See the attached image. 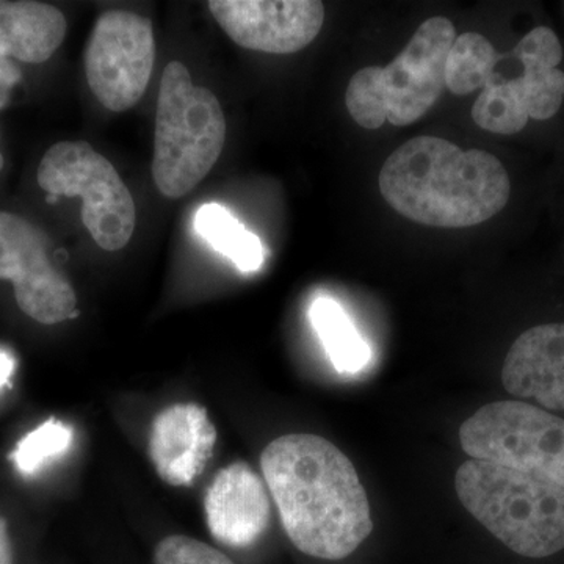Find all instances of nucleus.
Masks as SVG:
<instances>
[{
    "label": "nucleus",
    "mask_w": 564,
    "mask_h": 564,
    "mask_svg": "<svg viewBox=\"0 0 564 564\" xmlns=\"http://www.w3.org/2000/svg\"><path fill=\"white\" fill-rule=\"evenodd\" d=\"M502 383L511 395L564 411V323L522 333L505 358Z\"/></svg>",
    "instance_id": "nucleus-14"
},
{
    "label": "nucleus",
    "mask_w": 564,
    "mask_h": 564,
    "mask_svg": "<svg viewBox=\"0 0 564 564\" xmlns=\"http://www.w3.org/2000/svg\"><path fill=\"white\" fill-rule=\"evenodd\" d=\"M73 429L65 422L50 419L39 429L25 434L11 452L10 459L22 474H35L51 459L69 451L73 444Z\"/></svg>",
    "instance_id": "nucleus-19"
},
{
    "label": "nucleus",
    "mask_w": 564,
    "mask_h": 564,
    "mask_svg": "<svg viewBox=\"0 0 564 564\" xmlns=\"http://www.w3.org/2000/svg\"><path fill=\"white\" fill-rule=\"evenodd\" d=\"M3 169V155L2 152H0V172H2Z\"/></svg>",
    "instance_id": "nucleus-24"
},
{
    "label": "nucleus",
    "mask_w": 564,
    "mask_h": 564,
    "mask_svg": "<svg viewBox=\"0 0 564 564\" xmlns=\"http://www.w3.org/2000/svg\"><path fill=\"white\" fill-rule=\"evenodd\" d=\"M204 510L212 536L232 549L258 543L272 518L267 485L243 462L229 464L215 475Z\"/></svg>",
    "instance_id": "nucleus-11"
},
{
    "label": "nucleus",
    "mask_w": 564,
    "mask_h": 564,
    "mask_svg": "<svg viewBox=\"0 0 564 564\" xmlns=\"http://www.w3.org/2000/svg\"><path fill=\"white\" fill-rule=\"evenodd\" d=\"M0 280L13 282L18 306L43 325L76 318L73 285L54 265L50 240L20 215L0 212Z\"/></svg>",
    "instance_id": "nucleus-9"
},
{
    "label": "nucleus",
    "mask_w": 564,
    "mask_h": 564,
    "mask_svg": "<svg viewBox=\"0 0 564 564\" xmlns=\"http://www.w3.org/2000/svg\"><path fill=\"white\" fill-rule=\"evenodd\" d=\"M217 443V430L206 408L177 403L155 415L150 433V456L165 484L192 486L206 469Z\"/></svg>",
    "instance_id": "nucleus-13"
},
{
    "label": "nucleus",
    "mask_w": 564,
    "mask_h": 564,
    "mask_svg": "<svg viewBox=\"0 0 564 564\" xmlns=\"http://www.w3.org/2000/svg\"><path fill=\"white\" fill-rule=\"evenodd\" d=\"M36 181L47 195L80 198L82 221L95 242L118 251L132 239L137 209L115 166L87 141H61L40 162Z\"/></svg>",
    "instance_id": "nucleus-7"
},
{
    "label": "nucleus",
    "mask_w": 564,
    "mask_h": 564,
    "mask_svg": "<svg viewBox=\"0 0 564 564\" xmlns=\"http://www.w3.org/2000/svg\"><path fill=\"white\" fill-rule=\"evenodd\" d=\"M14 366H17V362H14L13 356L7 351H0V389L10 383L11 375L14 373Z\"/></svg>",
    "instance_id": "nucleus-23"
},
{
    "label": "nucleus",
    "mask_w": 564,
    "mask_h": 564,
    "mask_svg": "<svg viewBox=\"0 0 564 564\" xmlns=\"http://www.w3.org/2000/svg\"><path fill=\"white\" fill-rule=\"evenodd\" d=\"M310 318L337 372L356 375L366 369L372 351L340 303L318 296L311 304Z\"/></svg>",
    "instance_id": "nucleus-16"
},
{
    "label": "nucleus",
    "mask_w": 564,
    "mask_h": 564,
    "mask_svg": "<svg viewBox=\"0 0 564 564\" xmlns=\"http://www.w3.org/2000/svg\"><path fill=\"white\" fill-rule=\"evenodd\" d=\"M21 77L20 68L10 58L0 57V109L9 102L10 93Z\"/></svg>",
    "instance_id": "nucleus-21"
},
{
    "label": "nucleus",
    "mask_w": 564,
    "mask_h": 564,
    "mask_svg": "<svg viewBox=\"0 0 564 564\" xmlns=\"http://www.w3.org/2000/svg\"><path fill=\"white\" fill-rule=\"evenodd\" d=\"M380 192L408 220L434 228H470L499 214L511 184L499 159L421 135L386 159Z\"/></svg>",
    "instance_id": "nucleus-2"
},
{
    "label": "nucleus",
    "mask_w": 564,
    "mask_h": 564,
    "mask_svg": "<svg viewBox=\"0 0 564 564\" xmlns=\"http://www.w3.org/2000/svg\"><path fill=\"white\" fill-rule=\"evenodd\" d=\"M68 22L50 3L0 0V57L24 63L50 61L65 40Z\"/></svg>",
    "instance_id": "nucleus-15"
},
{
    "label": "nucleus",
    "mask_w": 564,
    "mask_h": 564,
    "mask_svg": "<svg viewBox=\"0 0 564 564\" xmlns=\"http://www.w3.org/2000/svg\"><path fill=\"white\" fill-rule=\"evenodd\" d=\"M456 40L455 25L443 17L422 22L395 61L369 66L351 77L345 104L364 129L386 121L403 128L421 120L445 88V63Z\"/></svg>",
    "instance_id": "nucleus-5"
},
{
    "label": "nucleus",
    "mask_w": 564,
    "mask_h": 564,
    "mask_svg": "<svg viewBox=\"0 0 564 564\" xmlns=\"http://www.w3.org/2000/svg\"><path fill=\"white\" fill-rule=\"evenodd\" d=\"M261 467L282 527L303 554L344 560L372 533L369 499L358 473L325 437H278L263 451Z\"/></svg>",
    "instance_id": "nucleus-1"
},
{
    "label": "nucleus",
    "mask_w": 564,
    "mask_h": 564,
    "mask_svg": "<svg viewBox=\"0 0 564 564\" xmlns=\"http://www.w3.org/2000/svg\"><path fill=\"white\" fill-rule=\"evenodd\" d=\"M511 54L521 63L522 73L508 79L494 66L484 90L502 96L533 120L555 117L564 99V73L556 69L563 61L558 36L547 28L533 29Z\"/></svg>",
    "instance_id": "nucleus-12"
},
{
    "label": "nucleus",
    "mask_w": 564,
    "mask_h": 564,
    "mask_svg": "<svg viewBox=\"0 0 564 564\" xmlns=\"http://www.w3.org/2000/svg\"><path fill=\"white\" fill-rule=\"evenodd\" d=\"M154 562L155 564H234L232 560L218 549L184 534H173L162 540L155 547Z\"/></svg>",
    "instance_id": "nucleus-20"
},
{
    "label": "nucleus",
    "mask_w": 564,
    "mask_h": 564,
    "mask_svg": "<svg viewBox=\"0 0 564 564\" xmlns=\"http://www.w3.org/2000/svg\"><path fill=\"white\" fill-rule=\"evenodd\" d=\"M226 141L225 113L217 96L193 84L181 62L162 74L155 113L152 177L166 198L195 191L220 159Z\"/></svg>",
    "instance_id": "nucleus-4"
},
{
    "label": "nucleus",
    "mask_w": 564,
    "mask_h": 564,
    "mask_svg": "<svg viewBox=\"0 0 564 564\" xmlns=\"http://www.w3.org/2000/svg\"><path fill=\"white\" fill-rule=\"evenodd\" d=\"M499 58V52L480 33L466 32L456 36L445 63V87L456 96L484 90Z\"/></svg>",
    "instance_id": "nucleus-18"
},
{
    "label": "nucleus",
    "mask_w": 564,
    "mask_h": 564,
    "mask_svg": "<svg viewBox=\"0 0 564 564\" xmlns=\"http://www.w3.org/2000/svg\"><path fill=\"white\" fill-rule=\"evenodd\" d=\"M473 459L510 467L564 488V419L518 400L480 408L459 429Z\"/></svg>",
    "instance_id": "nucleus-6"
},
{
    "label": "nucleus",
    "mask_w": 564,
    "mask_h": 564,
    "mask_svg": "<svg viewBox=\"0 0 564 564\" xmlns=\"http://www.w3.org/2000/svg\"><path fill=\"white\" fill-rule=\"evenodd\" d=\"M195 228L215 251L245 273L258 272L265 261L261 239L236 220L225 207L206 204L196 214Z\"/></svg>",
    "instance_id": "nucleus-17"
},
{
    "label": "nucleus",
    "mask_w": 564,
    "mask_h": 564,
    "mask_svg": "<svg viewBox=\"0 0 564 564\" xmlns=\"http://www.w3.org/2000/svg\"><path fill=\"white\" fill-rule=\"evenodd\" d=\"M155 40L148 18L109 10L95 22L85 47V76L106 109L126 111L140 101L150 84Z\"/></svg>",
    "instance_id": "nucleus-8"
},
{
    "label": "nucleus",
    "mask_w": 564,
    "mask_h": 564,
    "mask_svg": "<svg viewBox=\"0 0 564 564\" xmlns=\"http://www.w3.org/2000/svg\"><path fill=\"white\" fill-rule=\"evenodd\" d=\"M209 10L234 43L265 54L304 50L325 21L318 0H212Z\"/></svg>",
    "instance_id": "nucleus-10"
},
{
    "label": "nucleus",
    "mask_w": 564,
    "mask_h": 564,
    "mask_svg": "<svg viewBox=\"0 0 564 564\" xmlns=\"http://www.w3.org/2000/svg\"><path fill=\"white\" fill-rule=\"evenodd\" d=\"M0 564H14L9 524L2 516H0Z\"/></svg>",
    "instance_id": "nucleus-22"
},
{
    "label": "nucleus",
    "mask_w": 564,
    "mask_h": 564,
    "mask_svg": "<svg viewBox=\"0 0 564 564\" xmlns=\"http://www.w3.org/2000/svg\"><path fill=\"white\" fill-rule=\"evenodd\" d=\"M459 502L508 549L545 558L564 549V488L510 467L469 459L455 475Z\"/></svg>",
    "instance_id": "nucleus-3"
}]
</instances>
